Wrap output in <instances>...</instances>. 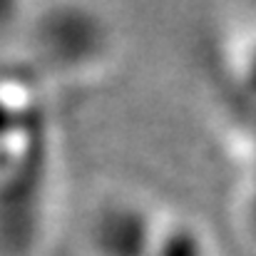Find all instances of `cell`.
<instances>
[{
	"label": "cell",
	"instance_id": "6da1fadb",
	"mask_svg": "<svg viewBox=\"0 0 256 256\" xmlns=\"http://www.w3.org/2000/svg\"><path fill=\"white\" fill-rule=\"evenodd\" d=\"M82 249L85 256H214L192 216L132 189L110 192L90 206Z\"/></svg>",
	"mask_w": 256,
	"mask_h": 256
}]
</instances>
